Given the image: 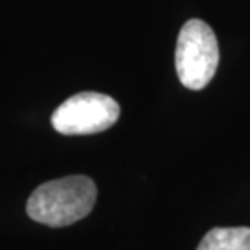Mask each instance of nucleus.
<instances>
[{
    "label": "nucleus",
    "instance_id": "7ed1b4c3",
    "mask_svg": "<svg viewBox=\"0 0 250 250\" xmlns=\"http://www.w3.org/2000/svg\"><path fill=\"white\" fill-rule=\"evenodd\" d=\"M120 111V105L113 97L86 90L66 99L54 111L52 126L65 136L97 134L118 121Z\"/></svg>",
    "mask_w": 250,
    "mask_h": 250
},
{
    "label": "nucleus",
    "instance_id": "f03ea898",
    "mask_svg": "<svg viewBox=\"0 0 250 250\" xmlns=\"http://www.w3.org/2000/svg\"><path fill=\"white\" fill-rule=\"evenodd\" d=\"M220 63L218 39L205 21L189 20L183 24L176 42L174 65L186 89L202 90L213 79Z\"/></svg>",
    "mask_w": 250,
    "mask_h": 250
},
{
    "label": "nucleus",
    "instance_id": "20e7f679",
    "mask_svg": "<svg viewBox=\"0 0 250 250\" xmlns=\"http://www.w3.org/2000/svg\"><path fill=\"white\" fill-rule=\"evenodd\" d=\"M197 250H250V228H213L204 236Z\"/></svg>",
    "mask_w": 250,
    "mask_h": 250
},
{
    "label": "nucleus",
    "instance_id": "f257e3e1",
    "mask_svg": "<svg viewBox=\"0 0 250 250\" xmlns=\"http://www.w3.org/2000/svg\"><path fill=\"white\" fill-rule=\"evenodd\" d=\"M95 200L97 188L94 181L74 174L41 184L29 195L26 211L37 223L63 228L86 218L92 211Z\"/></svg>",
    "mask_w": 250,
    "mask_h": 250
}]
</instances>
